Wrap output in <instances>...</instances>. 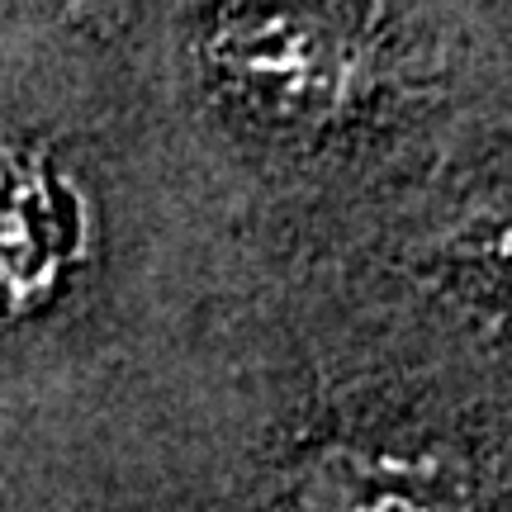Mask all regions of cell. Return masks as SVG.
I'll use <instances>...</instances> for the list:
<instances>
[{
  "mask_svg": "<svg viewBox=\"0 0 512 512\" xmlns=\"http://www.w3.org/2000/svg\"><path fill=\"white\" fill-rule=\"evenodd\" d=\"M209 86L275 128H323L356 110L366 67L356 38L299 0H228L200 29Z\"/></svg>",
  "mask_w": 512,
  "mask_h": 512,
  "instance_id": "cell-1",
  "label": "cell"
},
{
  "mask_svg": "<svg viewBox=\"0 0 512 512\" xmlns=\"http://www.w3.org/2000/svg\"><path fill=\"white\" fill-rule=\"evenodd\" d=\"M95 252V209L48 143L0 119V318L24 323L67 294Z\"/></svg>",
  "mask_w": 512,
  "mask_h": 512,
  "instance_id": "cell-2",
  "label": "cell"
},
{
  "mask_svg": "<svg viewBox=\"0 0 512 512\" xmlns=\"http://www.w3.org/2000/svg\"><path fill=\"white\" fill-rule=\"evenodd\" d=\"M290 512H479V479L451 446L337 437L299 456Z\"/></svg>",
  "mask_w": 512,
  "mask_h": 512,
  "instance_id": "cell-3",
  "label": "cell"
}]
</instances>
